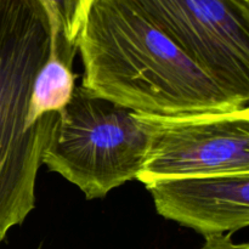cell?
<instances>
[{"label": "cell", "mask_w": 249, "mask_h": 249, "mask_svg": "<svg viewBox=\"0 0 249 249\" xmlns=\"http://www.w3.org/2000/svg\"><path fill=\"white\" fill-rule=\"evenodd\" d=\"M61 34L41 0H0V243L36 207V181L57 113L27 125L32 85Z\"/></svg>", "instance_id": "obj_2"}, {"label": "cell", "mask_w": 249, "mask_h": 249, "mask_svg": "<svg viewBox=\"0 0 249 249\" xmlns=\"http://www.w3.org/2000/svg\"><path fill=\"white\" fill-rule=\"evenodd\" d=\"M245 1H248L249 2V0H245Z\"/></svg>", "instance_id": "obj_10"}, {"label": "cell", "mask_w": 249, "mask_h": 249, "mask_svg": "<svg viewBox=\"0 0 249 249\" xmlns=\"http://www.w3.org/2000/svg\"><path fill=\"white\" fill-rule=\"evenodd\" d=\"M82 87L134 112L179 114L248 106L119 0H94L77 43Z\"/></svg>", "instance_id": "obj_1"}, {"label": "cell", "mask_w": 249, "mask_h": 249, "mask_svg": "<svg viewBox=\"0 0 249 249\" xmlns=\"http://www.w3.org/2000/svg\"><path fill=\"white\" fill-rule=\"evenodd\" d=\"M145 17L228 94L249 101V2L119 0Z\"/></svg>", "instance_id": "obj_5"}, {"label": "cell", "mask_w": 249, "mask_h": 249, "mask_svg": "<svg viewBox=\"0 0 249 249\" xmlns=\"http://www.w3.org/2000/svg\"><path fill=\"white\" fill-rule=\"evenodd\" d=\"M201 249H249V245L247 242H233L231 233H219L204 236V243Z\"/></svg>", "instance_id": "obj_9"}, {"label": "cell", "mask_w": 249, "mask_h": 249, "mask_svg": "<svg viewBox=\"0 0 249 249\" xmlns=\"http://www.w3.org/2000/svg\"><path fill=\"white\" fill-rule=\"evenodd\" d=\"M146 147L135 112L80 85L58 113L41 163L96 199L138 179Z\"/></svg>", "instance_id": "obj_3"}, {"label": "cell", "mask_w": 249, "mask_h": 249, "mask_svg": "<svg viewBox=\"0 0 249 249\" xmlns=\"http://www.w3.org/2000/svg\"><path fill=\"white\" fill-rule=\"evenodd\" d=\"M145 186L160 216L203 237L249 225V173L158 179Z\"/></svg>", "instance_id": "obj_6"}, {"label": "cell", "mask_w": 249, "mask_h": 249, "mask_svg": "<svg viewBox=\"0 0 249 249\" xmlns=\"http://www.w3.org/2000/svg\"><path fill=\"white\" fill-rule=\"evenodd\" d=\"M53 27L68 44L77 48L78 38L94 0H41Z\"/></svg>", "instance_id": "obj_8"}, {"label": "cell", "mask_w": 249, "mask_h": 249, "mask_svg": "<svg viewBox=\"0 0 249 249\" xmlns=\"http://www.w3.org/2000/svg\"><path fill=\"white\" fill-rule=\"evenodd\" d=\"M77 48L68 44L61 34L51 40L48 58L39 68L32 85L27 111V125L51 113H60L70 102L75 89L72 63Z\"/></svg>", "instance_id": "obj_7"}, {"label": "cell", "mask_w": 249, "mask_h": 249, "mask_svg": "<svg viewBox=\"0 0 249 249\" xmlns=\"http://www.w3.org/2000/svg\"><path fill=\"white\" fill-rule=\"evenodd\" d=\"M147 135L138 179L249 173V107L179 114L135 112Z\"/></svg>", "instance_id": "obj_4"}]
</instances>
